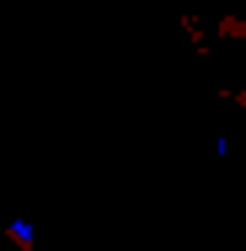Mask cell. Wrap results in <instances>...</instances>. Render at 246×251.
Wrapping results in <instances>:
<instances>
[{
	"label": "cell",
	"mask_w": 246,
	"mask_h": 251,
	"mask_svg": "<svg viewBox=\"0 0 246 251\" xmlns=\"http://www.w3.org/2000/svg\"><path fill=\"white\" fill-rule=\"evenodd\" d=\"M11 241H16V246H32V225L16 219V225H11Z\"/></svg>",
	"instance_id": "cell-1"
}]
</instances>
